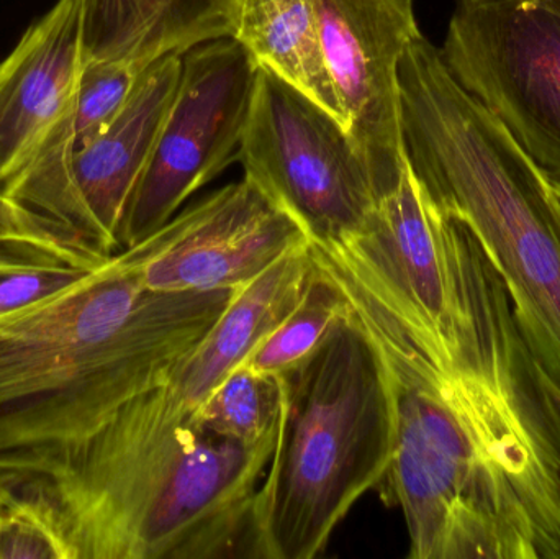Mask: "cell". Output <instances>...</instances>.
I'll return each instance as SVG.
<instances>
[{"label": "cell", "instance_id": "6da1fadb", "mask_svg": "<svg viewBox=\"0 0 560 559\" xmlns=\"http://www.w3.org/2000/svg\"><path fill=\"white\" fill-rule=\"evenodd\" d=\"M276 442L213 435L154 386L82 439L0 455V486L59 559L259 558L256 492Z\"/></svg>", "mask_w": 560, "mask_h": 559}, {"label": "cell", "instance_id": "7a4b0ae2", "mask_svg": "<svg viewBox=\"0 0 560 559\" xmlns=\"http://www.w3.org/2000/svg\"><path fill=\"white\" fill-rule=\"evenodd\" d=\"M238 289L151 291L135 245L0 314V455L94 432L164 383Z\"/></svg>", "mask_w": 560, "mask_h": 559}, {"label": "cell", "instance_id": "3957f363", "mask_svg": "<svg viewBox=\"0 0 560 559\" xmlns=\"http://www.w3.org/2000/svg\"><path fill=\"white\" fill-rule=\"evenodd\" d=\"M401 133L415 176L470 230L560 394V199L548 174L418 36L400 61Z\"/></svg>", "mask_w": 560, "mask_h": 559}, {"label": "cell", "instance_id": "277c9868", "mask_svg": "<svg viewBox=\"0 0 560 559\" xmlns=\"http://www.w3.org/2000/svg\"><path fill=\"white\" fill-rule=\"evenodd\" d=\"M280 381L278 442L256 492L258 555L312 559L352 505L384 482L394 407L381 354L351 305L315 353Z\"/></svg>", "mask_w": 560, "mask_h": 559}, {"label": "cell", "instance_id": "5b68a950", "mask_svg": "<svg viewBox=\"0 0 560 559\" xmlns=\"http://www.w3.org/2000/svg\"><path fill=\"white\" fill-rule=\"evenodd\" d=\"M238 158L245 176L303 226L310 243L358 235L377 207L368 161L345 125L265 68Z\"/></svg>", "mask_w": 560, "mask_h": 559}, {"label": "cell", "instance_id": "8992f818", "mask_svg": "<svg viewBox=\"0 0 560 559\" xmlns=\"http://www.w3.org/2000/svg\"><path fill=\"white\" fill-rule=\"evenodd\" d=\"M440 53L560 186V12L546 0H456Z\"/></svg>", "mask_w": 560, "mask_h": 559}, {"label": "cell", "instance_id": "52a82bcc", "mask_svg": "<svg viewBox=\"0 0 560 559\" xmlns=\"http://www.w3.org/2000/svg\"><path fill=\"white\" fill-rule=\"evenodd\" d=\"M259 66L232 36L187 49L176 97L124 223V249L163 229L238 158Z\"/></svg>", "mask_w": 560, "mask_h": 559}, {"label": "cell", "instance_id": "ba28073f", "mask_svg": "<svg viewBox=\"0 0 560 559\" xmlns=\"http://www.w3.org/2000/svg\"><path fill=\"white\" fill-rule=\"evenodd\" d=\"M345 127L368 161L378 199L407 166L398 68L421 35L413 0H313Z\"/></svg>", "mask_w": 560, "mask_h": 559}, {"label": "cell", "instance_id": "9c48e42d", "mask_svg": "<svg viewBox=\"0 0 560 559\" xmlns=\"http://www.w3.org/2000/svg\"><path fill=\"white\" fill-rule=\"evenodd\" d=\"M308 243L303 226L245 176L138 246L147 288L183 292L243 288Z\"/></svg>", "mask_w": 560, "mask_h": 559}, {"label": "cell", "instance_id": "30bf717a", "mask_svg": "<svg viewBox=\"0 0 560 559\" xmlns=\"http://www.w3.org/2000/svg\"><path fill=\"white\" fill-rule=\"evenodd\" d=\"M183 55L171 53L138 75L112 124L74 154L66 171L61 225L75 242L104 256L124 252V223L176 97Z\"/></svg>", "mask_w": 560, "mask_h": 559}, {"label": "cell", "instance_id": "8fae6325", "mask_svg": "<svg viewBox=\"0 0 560 559\" xmlns=\"http://www.w3.org/2000/svg\"><path fill=\"white\" fill-rule=\"evenodd\" d=\"M89 0H56L0 61V196L71 114L88 65Z\"/></svg>", "mask_w": 560, "mask_h": 559}, {"label": "cell", "instance_id": "7c38bea8", "mask_svg": "<svg viewBox=\"0 0 560 559\" xmlns=\"http://www.w3.org/2000/svg\"><path fill=\"white\" fill-rule=\"evenodd\" d=\"M316 272L310 245L293 249L236 291L206 337L158 386L177 412L194 416L203 400L299 304Z\"/></svg>", "mask_w": 560, "mask_h": 559}, {"label": "cell", "instance_id": "4fadbf2b", "mask_svg": "<svg viewBox=\"0 0 560 559\" xmlns=\"http://www.w3.org/2000/svg\"><path fill=\"white\" fill-rule=\"evenodd\" d=\"M238 0H89V59L127 58L147 69L171 53L235 30Z\"/></svg>", "mask_w": 560, "mask_h": 559}, {"label": "cell", "instance_id": "5bb4252c", "mask_svg": "<svg viewBox=\"0 0 560 559\" xmlns=\"http://www.w3.org/2000/svg\"><path fill=\"white\" fill-rule=\"evenodd\" d=\"M232 38L245 46L259 68L268 69L345 125L323 58L313 0H238Z\"/></svg>", "mask_w": 560, "mask_h": 559}, {"label": "cell", "instance_id": "9a60e30c", "mask_svg": "<svg viewBox=\"0 0 560 559\" xmlns=\"http://www.w3.org/2000/svg\"><path fill=\"white\" fill-rule=\"evenodd\" d=\"M280 417V376L259 373L246 363L235 368L194 414L196 422L207 432L243 445L276 439Z\"/></svg>", "mask_w": 560, "mask_h": 559}, {"label": "cell", "instance_id": "2e32d148", "mask_svg": "<svg viewBox=\"0 0 560 559\" xmlns=\"http://www.w3.org/2000/svg\"><path fill=\"white\" fill-rule=\"evenodd\" d=\"M348 311V299L339 286L316 265L315 276L299 304L262 338L245 363L272 376L289 373L315 353Z\"/></svg>", "mask_w": 560, "mask_h": 559}, {"label": "cell", "instance_id": "e0dca14e", "mask_svg": "<svg viewBox=\"0 0 560 559\" xmlns=\"http://www.w3.org/2000/svg\"><path fill=\"white\" fill-rule=\"evenodd\" d=\"M38 269H81L92 271L94 263L85 256L39 245L28 240L0 235V275Z\"/></svg>", "mask_w": 560, "mask_h": 559}, {"label": "cell", "instance_id": "ac0fdd59", "mask_svg": "<svg viewBox=\"0 0 560 559\" xmlns=\"http://www.w3.org/2000/svg\"><path fill=\"white\" fill-rule=\"evenodd\" d=\"M81 269H38L0 275V314L33 304L78 281Z\"/></svg>", "mask_w": 560, "mask_h": 559}, {"label": "cell", "instance_id": "d6986e66", "mask_svg": "<svg viewBox=\"0 0 560 559\" xmlns=\"http://www.w3.org/2000/svg\"><path fill=\"white\" fill-rule=\"evenodd\" d=\"M0 235L28 240L52 248H79L68 236L3 196H0Z\"/></svg>", "mask_w": 560, "mask_h": 559}, {"label": "cell", "instance_id": "ffe728a7", "mask_svg": "<svg viewBox=\"0 0 560 559\" xmlns=\"http://www.w3.org/2000/svg\"><path fill=\"white\" fill-rule=\"evenodd\" d=\"M546 2H548L552 9H556L558 12H560V0H546Z\"/></svg>", "mask_w": 560, "mask_h": 559}, {"label": "cell", "instance_id": "44dd1931", "mask_svg": "<svg viewBox=\"0 0 560 559\" xmlns=\"http://www.w3.org/2000/svg\"><path fill=\"white\" fill-rule=\"evenodd\" d=\"M3 508V492L2 489H0V511H2Z\"/></svg>", "mask_w": 560, "mask_h": 559}, {"label": "cell", "instance_id": "7402d4cb", "mask_svg": "<svg viewBox=\"0 0 560 559\" xmlns=\"http://www.w3.org/2000/svg\"><path fill=\"white\" fill-rule=\"evenodd\" d=\"M556 186V184H555ZM556 190H558V196H559V199H560V186H556Z\"/></svg>", "mask_w": 560, "mask_h": 559}]
</instances>
